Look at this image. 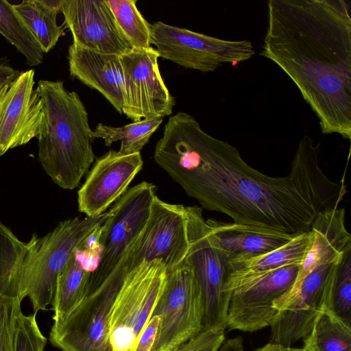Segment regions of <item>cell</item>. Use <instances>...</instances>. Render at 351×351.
Instances as JSON below:
<instances>
[{"mask_svg": "<svg viewBox=\"0 0 351 351\" xmlns=\"http://www.w3.org/2000/svg\"><path fill=\"white\" fill-rule=\"evenodd\" d=\"M188 250L184 261L193 269L200 286L203 330L227 328L229 295L224 287L227 257L202 215V208L184 206Z\"/></svg>", "mask_w": 351, "mask_h": 351, "instance_id": "cell-4", "label": "cell"}, {"mask_svg": "<svg viewBox=\"0 0 351 351\" xmlns=\"http://www.w3.org/2000/svg\"><path fill=\"white\" fill-rule=\"evenodd\" d=\"M70 75L99 92L120 114L125 105L120 56L87 50L71 44L68 50Z\"/></svg>", "mask_w": 351, "mask_h": 351, "instance_id": "cell-18", "label": "cell"}, {"mask_svg": "<svg viewBox=\"0 0 351 351\" xmlns=\"http://www.w3.org/2000/svg\"><path fill=\"white\" fill-rule=\"evenodd\" d=\"M40 240L34 234L28 242L21 241L0 223V295L21 301L27 297Z\"/></svg>", "mask_w": 351, "mask_h": 351, "instance_id": "cell-20", "label": "cell"}, {"mask_svg": "<svg viewBox=\"0 0 351 351\" xmlns=\"http://www.w3.org/2000/svg\"><path fill=\"white\" fill-rule=\"evenodd\" d=\"M337 265H323L308 275L290 304L272 322L270 342L291 347L309 334L317 317L330 308Z\"/></svg>", "mask_w": 351, "mask_h": 351, "instance_id": "cell-13", "label": "cell"}, {"mask_svg": "<svg viewBox=\"0 0 351 351\" xmlns=\"http://www.w3.org/2000/svg\"><path fill=\"white\" fill-rule=\"evenodd\" d=\"M295 348H296L286 347L278 343L269 342L254 351H295Z\"/></svg>", "mask_w": 351, "mask_h": 351, "instance_id": "cell-34", "label": "cell"}, {"mask_svg": "<svg viewBox=\"0 0 351 351\" xmlns=\"http://www.w3.org/2000/svg\"><path fill=\"white\" fill-rule=\"evenodd\" d=\"M36 88L43 110L38 160L58 186L73 190L95 160L87 110L79 95L68 90L62 81L40 80Z\"/></svg>", "mask_w": 351, "mask_h": 351, "instance_id": "cell-3", "label": "cell"}, {"mask_svg": "<svg viewBox=\"0 0 351 351\" xmlns=\"http://www.w3.org/2000/svg\"><path fill=\"white\" fill-rule=\"evenodd\" d=\"M167 267L144 261L124 278L113 302L108 326L111 351H134L163 289Z\"/></svg>", "mask_w": 351, "mask_h": 351, "instance_id": "cell-5", "label": "cell"}, {"mask_svg": "<svg viewBox=\"0 0 351 351\" xmlns=\"http://www.w3.org/2000/svg\"><path fill=\"white\" fill-rule=\"evenodd\" d=\"M143 165L141 152L124 155L110 149L96 158L77 191L80 212L89 217L106 212L126 192Z\"/></svg>", "mask_w": 351, "mask_h": 351, "instance_id": "cell-16", "label": "cell"}, {"mask_svg": "<svg viewBox=\"0 0 351 351\" xmlns=\"http://www.w3.org/2000/svg\"><path fill=\"white\" fill-rule=\"evenodd\" d=\"M343 208H326L313 220L310 230L313 241L291 289L274 303L278 311L285 309L298 293L304 279L317 267L341 262L351 250V235L346 227Z\"/></svg>", "mask_w": 351, "mask_h": 351, "instance_id": "cell-17", "label": "cell"}, {"mask_svg": "<svg viewBox=\"0 0 351 351\" xmlns=\"http://www.w3.org/2000/svg\"><path fill=\"white\" fill-rule=\"evenodd\" d=\"M151 45L159 58L186 69L212 72L226 63H238L255 53L249 40H227L172 26L162 21L150 24Z\"/></svg>", "mask_w": 351, "mask_h": 351, "instance_id": "cell-8", "label": "cell"}, {"mask_svg": "<svg viewBox=\"0 0 351 351\" xmlns=\"http://www.w3.org/2000/svg\"><path fill=\"white\" fill-rule=\"evenodd\" d=\"M320 143L304 135L289 173L271 177L250 167L238 149L202 130L193 117H169L156 144L155 162L202 208L234 223L275 230L293 237L310 230L317 215L338 208L347 193L343 180L322 171Z\"/></svg>", "mask_w": 351, "mask_h": 351, "instance_id": "cell-1", "label": "cell"}, {"mask_svg": "<svg viewBox=\"0 0 351 351\" xmlns=\"http://www.w3.org/2000/svg\"><path fill=\"white\" fill-rule=\"evenodd\" d=\"M120 287L104 280L59 324H53L49 341L62 351H111L108 326Z\"/></svg>", "mask_w": 351, "mask_h": 351, "instance_id": "cell-12", "label": "cell"}, {"mask_svg": "<svg viewBox=\"0 0 351 351\" xmlns=\"http://www.w3.org/2000/svg\"><path fill=\"white\" fill-rule=\"evenodd\" d=\"M162 121V117L143 119L121 127L99 123L91 130L90 136L93 139H103L106 146L120 141L119 152L124 155L132 154L141 152Z\"/></svg>", "mask_w": 351, "mask_h": 351, "instance_id": "cell-25", "label": "cell"}, {"mask_svg": "<svg viewBox=\"0 0 351 351\" xmlns=\"http://www.w3.org/2000/svg\"><path fill=\"white\" fill-rule=\"evenodd\" d=\"M313 241V234L309 230L293 237L285 245L265 254L248 259L228 261L227 263L228 274L224 287L225 292L226 293L229 287L241 280L286 266L298 265L300 267L304 261Z\"/></svg>", "mask_w": 351, "mask_h": 351, "instance_id": "cell-21", "label": "cell"}, {"mask_svg": "<svg viewBox=\"0 0 351 351\" xmlns=\"http://www.w3.org/2000/svg\"><path fill=\"white\" fill-rule=\"evenodd\" d=\"M225 339V330L205 329L173 351H218Z\"/></svg>", "mask_w": 351, "mask_h": 351, "instance_id": "cell-31", "label": "cell"}, {"mask_svg": "<svg viewBox=\"0 0 351 351\" xmlns=\"http://www.w3.org/2000/svg\"><path fill=\"white\" fill-rule=\"evenodd\" d=\"M22 301L0 295V351H12L15 319Z\"/></svg>", "mask_w": 351, "mask_h": 351, "instance_id": "cell-30", "label": "cell"}, {"mask_svg": "<svg viewBox=\"0 0 351 351\" xmlns=\"http://www.w3.org/2000/svg\"><path fill=\"white\" fill-rule=\"evenodd\" d=\"M260 55L280 67L322 132L351 139V16L345 0H270Z\"/></svg>", "mask_w": 351, "mask_h": 351, "instance_id": "cell-2", "label": "cell"}, {"mask_svg": "<svg viewBox=\"0 0 351 351\" xmlns=\"http://www.w3.org/2000/svg\"><path fill=\"white\" fill-rule=\"evenodd\" d=\"M303 340L304 351H351V325L326 308Z\"/></svg>", "mask_w": 351, "mask_h": 351, "instance_id": "cell-24", "label": "cell"}, {"mask_svg": "<svg viewBox=\"0 0 351 351\" xmlns=\"http://www.w3.org/2000/svg\"><path fill=\"white\" fill-rule=\"evenodd\" d=\"M228 261L261 256L289 242L293 237L275 230L206 220ZM227 262V263H228Z\"/></svg>", "mask_w": 351, "mask_h": 351, "instance_id": "cell-19", "label": "cell"}, {"mask_svg": "<svg viewBox=\"0 0 351 351\" xmlns=\"http://www.w3.org/2000/svg\"><path fill=\"white\" fill-rule=\"evenodd\" d=\"M109 210L96 217H75L60 222L40 238L27 293L34 313L51 304L58 276L75 251L104 223Z\"/></svg>", "mask_w": 351, "mask_h": 351, "instance_id": "cell-9", "label": "cell"}, {"mask_svg": "<svg viewBox=\"0 0 351 351\" xmlns=\"http://www.w3.org/2000/svg\"><path fill=\"white\" fill-rule=\"evenodd\" d=\"M160 329V317L152 315L140 334L134 351H155Z\"/></svg>", "mask_w": 351, "mask_h": 351, "instance_id": "cell-32", "label": "cell"}, {"mask_svg": "<svg viewBox=\"0 0 351 351\" xmlns=\"http://www.w3.org/2000/svg\"><path fill=\"white\" fill-rule=\"evenodd\" d=\"M47 338L40 331L36 313L25 315L21 311L15 319L12 351H44Z\"/></svg>", "mask_w": 351, "mask_h": 351, "instance_id": "cell-29", "label": "cell"}, {"mask_svg": "<svg viewBox=\"0 0 351 351\" xmlns=\"http://www.w3.org/2000/svg\"><path fill=\"white\" fill-rule=\"evenodd\" d=\"M34 69L21 71L0 87V156L39 135L43 104Z\"/></svg>", "mask_w": 351, "mask_h": 351, "instance_id": "cell-14", "label": "cell"}, {"mask_svg": "<svg viewBox=\"0 0 351 351\" xmlns=\"http://www.w3.org/2000/svg\"><path fill=\"white\" fill-rule=\"evenodd\" d=\"M153 315L160 317L155 351H173L203 330L200 286L192 267L184 261L167 269L165 285Z\"/></svg>", "mask_w": 351, "mask_h": 351, "instance_id": "cell-7", "label": "cell"}, {"mask_svg": "<svg viewBox=\"0 0 351 351\" xmlns=\"http://www.w3.org/2000/svg\"><path fill=\"white\" fill-rule=\"evenodd\" d=\"M60 12L73 44L104 54L121 56L133 49L106 0H62Z\"/></svg>", "mask_w": 351, "mask_h": 351, "instance_id": "cell-15", "label": "cell"}, {"mask_svg": "<svg viewBox=\"0 0 351 351\" xmlns=\"http://www.w3.org/2000/svg\"><path fill=\"white\" fill-rule=\"evenodd\" d=\"M0 34L25 57L28 66L43 62L45 53L14 5L6 0H0Z\"/></svg>", "mask_w": 351, "mask_h": 351, "instance_id": "cell-26", "label": "cell"}, {"mask_svg": "<svg viewBox=\"0 0 351 351\" xmlns=\"http://www.w3.org/2000/svg\"><path fill=\"white\" fill-rule=\"evenodd\" d=\"M330 308L346 324L351 325V250L338 263Z\"/></svg>", "mask_w": 351, "mask_h": 351, "instance_id": "cell-28", "label": "cell"}, {"mask_svg": "<svg viewBox=\"0 0 351 351\" xmlns=\"http://www.w3.org/2000/svg\"><path fill=\"white\" fill-rule=\"evenodd\" d=\"M298 270V265L286 266L229 287L227 328L254 332L270 326L278 313L274 303L291 289Z\"/></svg>", "mask_w": 351, "mask_h": 351, "instance_id": "cell-10", "label": "cell"}, {"mask_svg": "<svg viewBox=\"0 0 351 351\" xmlns=\"http://www.w3.org/2000/svg\"><path fill=\"white\" fill-rule=\"evenodd\" d=\"M61 3L62 0H23L14 5L45 53L64 34V25L57 23Z\"/></svg>", "mask_w": 351, "mask_h": 351, "instance_id": "cell-23", "label": "cell"}, {"mask_svg": "<svg viewBox=\"0 0 351 351\" xmlns=\"http://www.w3.org/2000/svg\"><path fill=\"white\" fill-rule=\"evenodd\" d=\"M218 351H245L239 345L230 344L221 346Z\"/></svg>", "mask_w": 351, "mask_h": 351, "instance_id": "cell-35", "label": "cell"}, {"mask_svg": "<svg viewBox=\"0 0 351 351\" xmlns=\"http://www.w3.org/2000/svg\"><path fill=\"white\" fill-rule=\"evenodd\" d=\"M156 196V186L143 181L128 189L108 210V218L97 230L99 258L90 276L87 295L103 283L126 247L144 229Z\"/></svg>", "mask_w": 351, "mask_h": 351, "instance_id": "cell-6", "label": "cell"}, {"mask_svg": "<svg viewBox=\"0 0 351 351\" xmlns=\"http://www.w3.org/2000/svg\"><path fill=\"white\" fill-rule=\"evenodd\" d=\"M86 249L78 248L59 274L51 303L53 324L63 322L87 295L91 269Z\"/></svg>", "mask_w": 351, "mask_h": 351, "instance_id": "cell-22", "label": "cell"}, {"mask_svg": "<svg viewBox=\"0 0 351 351\" xmlns=\"http://www.w3.org/2000/svg\"><path fill=\"white\" fill-rule=\"evenodd\" d=\"M158 58L152 47L133 49L120 56L125 90L123 114L133 122L172 114L175 99L161 76Z\"/></svg>", "mask_w": 351, "mask_h": 351, "instance_id": "cell-11", "label": "cell"}, {"mask_svg": "<svg viewBox=\"0 0 351 351\" xmlns=\"http://www.w3.org/2000/svg\"><path fill=\"white\" fill-rule=\"evenodd\" d=\"M120 31L133 49L151 47L150 24L136 7V0H106Z\"/></svg>", "mask_w": 351, "mask_h": 351, "instance_id": "cell-27", "label": "cell"}, {"mask_svg": "<svg viewBox=\"0 0 351 351\" xmlns=\"http://www.w3.org/2000/svg\"><path fill=\"white\" fill-rule=\"evenodd\" d=\"M20 72L21 71L14 69L5 58H0V87Z\"/></svg>", "mask_w": 351, "mask_h": 351, "instance_id": "cell-33", "label": "cell"}, {"mask_svg": "<svg viewBox=\"0 0 351 351\" xmlns=\"http://www.w3.org/2000/svg\"><path fill=\"white\" fill-rule=\"evenodd\" d=\"M295 351H304L302 348H295Z\"/></svg>", "mask_w": 351, "mask_h": 351, "instance_id": "cell-36", "label": "cell"}]
</instances>
